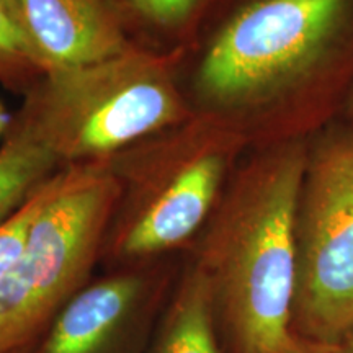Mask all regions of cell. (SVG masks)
Here are the masks:
<instances>
[{
    "label": "cell",
    "mask_w": 353,
    "mask_h": 353,
    "mask_svg": "<svg viewBox=\"0 0 353 353\" xmlns=\"http://www.w3.org/2000/svg\"><path fill=\"white\" fill-rule=\"evenodd\" d=\"M21 26L50 72L94 65L125 52L117 15L103 0H19Z\"/></svg>",
    "instance_id": "obj_8"
},
{
    "label": "cell",
    "mask_w": 353,
    "mask_h": 353,
    "mask_svg": "<svg viewBox=\"0 0 353 353\" xmlns=\"http://www.w3.org/2000/svg\"><path fill=\"white\" fill-rule=\"evenodd\" d=\"M332 353H353V329L345 335V339L335 347H327Z\"/></svg>",
    "instance_id": "obj_15"
},
{
    "label": "cell",
    "mask_w": 353,
    "mask_h": 353,
    "mask_svg": "<svg viewBox=\"0 0 353 353\" xmlns=\"http://www.w3.org/2000/svg\"><path fill=\"white\" fill-rule=\"evenodd\" d=\"M143 353H224L210 283L195 262L175 285Z\"/></svg>",
    "instance_id": "obj_9"
},
{
    "label": "cell",
    "mask_w": 353,
    "mask_h": 353,
    "mask_svg": "<svg viewBox=\"0 0 353 353\" xmlns=\"http://www.w3.org/2000/svg\"><path fill=\"white\" fill-rule=\"evenodd\" d=\"M34 347H37V343H34V345H28V347L19 348V350H13L10 353H33L34 352Z\"/></svg>",
    "instance_id": "obj_18"
},
{
    "label": "cell",
    "mask_w": 353,
    "mask_h": 353,
    "mask_svg": "<svg viewBox=\"0 0 353 353\" xmlns=\"http://www.w3.org/2000/svg\"><path fill=\"white\" fill-rule=\"evenodd\" d=\"M167 286L165 275L141 268L87 283L33 353H143L174 291Z\"/></svg>",
    "instance_id": "obj_6"
},
{
    "label": "cell",
    "mask_w": 353,
    "mask_h": 353,
    "mask_svg": "<svg viewBox=\"0 0 353 353\" xmlns=\"http://www.w3.org/2000/svg\"><path fill=\"white\" fill-rule=\"evenodd\" d=\"M57 159L54 148L25 108L0 145V224L43 183Z\"/></svg>",
    "instance_id": "obj_10"
},
{
    "label": "cell",
    "mask_w": 353,
    "mask_h": 353,
    "mask_svg": "<svg viewBox=\"0 0 353 353\" xmlns=\"http://www.w3.org/2000/svg\"><path fill=\"white\" fill-rule=\"evenodd\" d=\"M353 329V128H332L307 151L296 214L291 330L321 347Z\"/></svg>",
    "instance_id": "obj_4"
},
{
    "label": "cell",
    "mask_w": 353,
    "mask_h": 353,
    "mask_svg": "<svg viewBox=\"0 0 353 353\" xmlns=\"http://www.w3.org/2000/svg\"><path fill=\"white\" fill-rule=\"evenodd\" d=\"M353 46V0H236L198 70L224 108L257 107L324 77Z\"/></svg>",
    "instance_id": "obj_2"
},
{
    "label": "cell",
    "mask_w": 353,
    "mask_h": 353,
    "mask_svg": "<svg viewBox=\"0 0 353 353\" xmlns=\"http://www.w3.org/2000/svg\"><path fill=\"white\" fill-rule=\"evenodd\" d=\"M37 68L43 65L28 34L0 3V81L13 82Z\"/></svg>",
    "instance_id": "obj_12"
},
{
    "label": "cell",
    "mask_w": 353,
    "mask_h": 353,
    "mask_svg": "<svg viewBox=\"0 0 353 353\" xmlns=\"http://www.w3.org/2000/svg\"><path fill=\"white\" fill-rule=\"evenodd\" d=\"M0 3H2V6L6 7L8 12L12 13L13 19H15L21 25V15H20V3H19V0H0Z\"/></svg>",
    "instance_id": "obj_16"
},
{
    "label": "cell",
    "mask_w": 353,
    "mask_h": 353,
    "mask_svg": "<svg viewBox=\"0 0 353 353\" xmlns=\"http://www.w3.org/2000/svg\"><path fill=\"white\" fill-rule=\"evenodd\" d=\"M285 353H332V352H330V348L327 347L316 345V343L306 342L303 341V339L296 337V341H294L293 345H291V348H288Z\"/></svg>",
    "instance_id": "obj_14"
},
{
    "label": "cell",
    "mask_w": 353,
    "mask_h": 353,
    "mask_svg": "<svg viewBox=\"0 0 353 353\" xmlns=\"http://www.w3.org/2000/svg\"><path fill=\"white\" fill-rule=\"evenodd\" d=\"M3 128V113H2V108H0V131H2Z\"/></svg>",
    "instance_id": "obj_19"
},
{
    "label": "cell",
    "mask_w": 353,
    "mask_h": 353,
    "mask_svg": "<svg viewBox=\"0 0 353 353\" xmlns=\"http://www.w3.org/2000/svg\"><path fill=\"white\" fill-rule=\"evenodd\" d=\"M118 192L105 172H65L0 288V353L38 343L57 312L87 285Z\"/></svg>",
    "instance_id": "obj_3"
},
{
    "label": "cell",
    "mask_w": 353,
    "mask_h": 353,
    "mask_svg": "<svg viewBox=\"0 0 353 353\" xmlns=\"http://www.w3.org/2000/svg\"><path fill=\"white\" fill-rule=\"evenodd\" d=\"M309 145L290 139L237 176L195 263L213 298L224 353H285L296 286V214Z\"/></svg>",
    "instance_id": "obj_1"
},
{
    "label": "cell",
    "mask_w": 353,
    "mask_h": 353,
    "mask_svg": "<svg viewBox=\"0 0 353 353\" xmlns=\"http://www.w3.org/2000/svg\"><path fill=\"white\" fill-rule=\"evenodd\" d=\"M126 12L159 26H175L187 21L206 0H114Z\"/></svg>",
    "instance_id": "obj_13"
},
{
    "label": "cell",
    "mask_w": 353,
    "mask_h": 353,
    "mask_svg": "<svg viewBox=\"0 0 353 353\" xmlns=\"http://www.w3.org/2000/svg\"><path fill=\"white\" fill-rule=\"evenodd\" d=\"M224 172L223 149H211L190 161L117 234L114 257L139 263L192 239L211 216Z\"/></svg>",
    "instance_id": "obj_7"
},
{
    "label": "cell",
    "mask_w": 353,
    "mask_h": 353,
    "mask_svg": "<svg viewBox=\"0 0 353 353\" xmlns=\"http://www.w3.org/2000/svg\"><path fill=\"white\" fill-rule=\"evenodd\" d=\"M347 117L350 120V128H353V87L350 88V94L347 97Z\"/></svg>",
    "instance_id": "obj_17"
},
{
    "label": "cell",
    "mask_w": 353,
    "mask_h": 353,
    "mask_svg": "<svg viewBox=\"0 0 353 353\" xmlns=\"http://www.w3.org/2000/svg\"><path fill=\"white\" fill-rule=\"evenodd\" d=\"M64 179L65 172L43 182L10 218L0 224V288L23 254L34 219L52 200Z\"/></svg>",
    "instance_id": "obj_11"
},
{
    "label": "cell",
    "mask_w": 353,
    "mask_h": 353,
    "mask_svg": "<svg viewBox=\"0 0 353 353\" xmlns=\"http://www.w3.org/2000/svg\"><path fill=\"white\" fill-rule=\"evenodd\" d=\"M30 114L57 157L112 152L175 121L180 99L165 69L134 52L87 68L50 72Z\"/></svg>",
    "instance_id": "obj_5"
}]
</instances>
